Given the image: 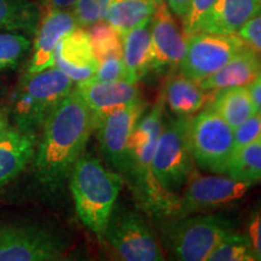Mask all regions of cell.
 Here are the masks:
<instances>
[{
	"mask_svg": "<svg viewBox=\"0 0 261 261\" xmlns=\"http://www.w3.org/2000/svg\"><path fill=\"white\" fill-rule=\"evenodd\" d=\"M93 129L92 113L73 89L42 125L33 158L39 184L51 191L60 189L85 152Z\"/></svg>",
	"mask_w": 261,
	"mask_h": 261,
	"instance_id": "1",
	"label": "cell"
},
{
	"mask_svg": "<svg viewBox=\"0 0 261 261\" xmlns=\"http://www.w3.org/2000/svg\"><path fill=\"white\" fill-rule=\"evenodd\" d=\"M165 106L161 96L133 129L128 142L129 171L125 179L146 212L159 219H173L177 212L178 195L166 191L152 171L156 142L165 126Z\"/></svg>",
	"mask_w": 261,
	"mask_h": 261,
	"instance_id": "2",
	"label": "cell"
},
{
	"mask_svg": "<svg viewBox=\"0 0 261 261\" xmlns=\"http://www.w3.org/2000/svg\"><path fill=\"white\" fill-rule=\"evenodd\" d=\"M68 179L77 217L103 241L125 179L114 169H107L96 156L86 151L75 163Z\"/></svg>",
	"mask_w": 261,
	"mask_h": 261,
	"instance_id": "3",
	"label": "cell"
},
{
	"mask_svg": "<svg viewBox=\"0 0 261 261\" xmlns=\"http://www.w3.org/2000/svg\"><path fill=\"white\" fill-rule=\"evenodd\" d=\"M74 89V81L56 65L25 74L11 103L10 119L14 127L38 133L48 115Z\"/></svg>",
	"mask_w": 261,
	"mask_h": 261,
	"instance_id": "4",
	"label": "cell"
},
{
	"mask_svg": "<svg viewBox=\"0 0 261 261\" xmlns=\"http://www.w3.org/2000/svg\"><path fill=\"white\" fill-rule=\"evenodd\" d=\"M232 230V221L223 214L198 213L172 219L166 226L165 238L174 259L205 261Z\"/></svg>",
	"mask_w": 261,
	"mask_h": 261,
	"instance_id": "5",
	"label": "cell"
},
{
	"mask_svg": "<svg viewBox=\"0 0 261 261\" xmlns=\"http://www.w3.org/2000/svg\"><path fill=\"white\" fill-rule=\"evenodd\" d=\"M191 116H177L163 129L156 142L152 171L160 185L169 194L177 195L194 169V156L189 139Z\"/></svg>",
	"mask_w": 261,
	"mask_h": 261,
	"instance_id": "6",
	"label": "cell"
},
{
	"mask_svg": "<svg viewBox=\"0 0 261 261\" xmlns=\"http://www.w3.org/2000/svg\"><path fill=\"white\" fill-rule=\"evenodd\" d=\"M254 184L227 174H202L194 168L182 187L181 195L178 196L174 218L223 210L240 201Z\"/></svg>",
	"mask_w": 261,
	"mask_h": 261,
	"instance_id": "7",
	"label": "cell"
},
{
	"mask_svg": "<svg viewBox=\"0 0 261 261\" xmlns=\"http://www.w3.org/2000/svg\"><path fill=\"white\" fill-rule=\"evenodd\" d=\"M189 139L194 161L201 169L226 174L234 150L233 128L213 110L190 117Z\"/></svg>",
	"mask_w": 261,
	"mask_h": 261,
	"instance_id": "8",
	"label": "cell"
},
{
	"mask_svg": "<svg viewBox=\"0 0 261 261\" xmlns=\"http://www.w3.org/2000/svg\"><path fill=\"white\" fill-rule=\"evenodd\" d=\"M104 240L121 260H165V253L154 231L137 212L114 207L104 232Z\"/></svg>",
	"mask_w": 261,
	"mask_h": 261,
	"instance_id": "9",
	"label": "cell"
},
{
	"mask_svg": "<svg viewBox=\"0 0 261 261\" xmlns=\"http://www.w3.org/2000/svg\"><path fill=\"white\" fill-rule=\"evenodd\" d=\"M67 250L65 238L47 227L18 224L0 228V261H56Z\"/></svg>",
	"mask_w": 261,
	"mask_h": 261,
	"instance_id": "10",
	"label": "cell"
},
{
	"mask_svg": "<svg viewBox=\"0 0 261 261\" xmlns=\"http://www.w3.org/2000/svg\"><path fill=\"white\" fill-rule=\"evenodd\" d=\"M247 45L237 34L198 32L188 37L179 73L201 83L221 69Z\"/></svg>",
	"mask_w": 261,
	"mask_h": 261,
	"instance_id": "11",
	"label": "cell"
},
{
	"mask_svg": "<svg viewBox=\"0 0 261 261\" xmlns=\"http://www.w3.org/2000/svg\"><path fill=\"white\" fill-rule=\"evenodd\" d=\"M145 104L143 100L132 103L107 114L94 125L98 144L106 161L114 171L127 177L129 171L128 142L133 129L143 116Z\"/></svg>",
	"mask_w": 261,
	"mask_h": 261,
	"instance_id": "12",
	"label": "cell"
},
{
	"mask_svg": "<svg viewBox=\"0 0 261 261\" xmlns=\"http://www.w3.org/2000/svg\"><path fill=\"white\" fill-rule=\"evenodd\" d=\"M150 29H151L152 69L163 71L178 68L187 52L188 37L165 0H161L156 4L155 11L150 21Z\"/></svg>",
	"mask_w": 261,
	"mask_h": 261,
	"instance_id": "13",
	"label": "cell"
},
{
	"mask_svg": "<svg viewBox=\"0 0 261 261\" xmlns=\"http://www.w3.org/2000/svg\"><path fill=\"white\" fill-rule=\"evenodd\" d=\"M40 18L35 31L32 48L33 55L27 73L34 74L55 65V51L64 35L77 27L73 12L40 5Z\"/></svg>",
	"mask_w": 261,
	"mask_h": 261,
	"instance_id": "14",
	"label": "cell"
},
{
	"mask_svg": "<svg viewBox=\"0 0 261 261\" xmlns=\"http://www.w3.org/2000/svg\"><path fill=\"white\" fill-rule=\"evenodd\" d=\"M75 91L92 113L94 125L107 114L142 100L137 83L119 81H85L76 84Z\"/></svg>",
	"mask_w": 261,
	"mask_h": 261,
	"instance_id": "15",
	"label": "cell"
},
{
	"mask_svg": "<svg viewBox=\"0 0 261 261\" xmlns=\"http://www.w3.org/2000/svg\"><path fill=\"white\" fill-rule=\"evenodd\" d=\"M55 65L68 75L74 84L92 79L98 61L93 55L86 29L77 25L62 38L55 51Z\"/></svg>",
	"mask_w": 261,
	"mask_h": 261,
	"instance_id": "16",
	"label": "cell"
},
{
	"mask_svg": "<svg viewBox=\"0 0 261 261\" xmlns=\"http://www.w3.org/2000/svg\"><path fill=\"white\" fill-rule=\"evenodd\" d=\"M259 14L261 0H217L201 19L196 33L237 34L249 19Z\"/></svg>",
	"mask_w": 261,
	"mask_h": 261,
	"instance_id": "17",
	"label": "cell"
},
{
	"mask_svg": "<svg viewBox=\"0 0 261 261\" xmlns=\"http://www.w3.org/2000/svg\"><path fill=\"white\" fill-rule=\"evenodd\" d=\"M260 74L261 56L246 46L221 69L198 84L205 92L214 93L230 87L249 86Z\"/></svg>",
	"mask_w": 261,
	"mask_h": 261,
	"instance_id": "18",
	"label": "cell"
},
{
	"mask_svg": "<svg viewBox=\"0 0 261 261\" xmlns=\"http://www.w3.org/2000/svg\"><path fill=\"white\" fill-rule=\"evenodd\" d=\"M38 133L11 127L0 139V187L18 175L34 158Z\"/></svg>",
	"mask_w": 261,
	"mask_h": 261,
	"instance_id": "19",
	"label": "cell"
},
{
	"mask_svg": "<svg viewBox=\"0 0 261 261\" xmlns=\"http://www.w3.org/2000/svg\"><path fill=\"white\" fill-rule=\"evenodd\" d=\"M150 21L151 19L137 25L123 35L122 60L130 83H138L151 69L152 46Z\"/></svg>",
	"mask_w": 261,
	"mask_h": 261,
	"instance_id": "20",
	"label": "cell"
},
{
	"mask_svg": "<svg viewBox=\"0 0 261 261\" xmlns=\"http://www.w3.org/2000/svg\"><path fill=\"white\" fill-rule=\"evenodd\" d=\"M162 97L175 116H192L210 100V94L197 81L180 73L172 75L167 80Z\"/></svg>",
	"mask_w": 261,
	"mask_h": 261,
	"instance_id": "21",
	"label": "cell"
},
{
	"mask_svg": "<svg viewBox=\"0 0 261 261\" xmlns=\"http://www.w3.org/2000/svg\"><path fill=\"white\" fill-rule=\"evenodd\" d=\"M208 94L210 109L217 113L232 128H236L257 112L248 86L230 87Z\"/></svg>",
	"mask_w": 261,
	"mask_h": 261,
	"instance_id": "22",
	"label": "cell"
},
{
	"mask_svg": "<svg viewBox=\"0 0 261 261\" xmlns=\"http://www.w3.org/2000/svg\"><path fill=\"white\" fill-rule=\"evenodd\" d=\"M156 4L154 0H114L108 6L103 21L123 37L130 29L151 19Z\"/></svg>",
	"mask_w": 261,
	"mask_h": 261,
	"instance_id": "23",
	"label": "cell"
},
{
	"mask_svg": "<svg viewBox=\"0 0 261 261\" xmlns=\"http://www.w3.org/2000/svg\"><path fill=\"white\" fill-rule=\"evenodd\" d=\"M40 8L32 0H0V31L34 35Z\"/></svg>",
	"mask_w": 261,
	"mask_h": 261,
	"instance_id": "24",
	"label": "cell"
},
{
	"mask_svg": "<svg viewBox=\"0 0 261 261\" xmlns=\"http://www.w3.org/2000/svg\"><path fill=\"white\" fill-rule=\"evenodd\" d=\"M226 174L240 180H261V140L234 150Z\"/></svg>",
	"mask_w": 261,
	"mask_h": 261,
	"instance_id": "25",
	"label": "cell"
},
{
	"mask_svg": "<svg viewBox=\"0 0 261 261\" xmlns=\"http://www.w3.org/2000/svg\"><path fill=\"white\" fill-rule=\"evenodd\" d=\"M87 33L93 55L98 62L113 56L122 57L123 37L113 25L106 21H99L90 25Z\"/></svg>",
	"mask_w": 261,
	"mask_h": 261,
	"instance_id": "26",
	"label": "cell"
},
{
	"mask_svg": "<svg viewBox=\"0 0 261 261\" xmlns=\"http://www.w3.org/2000/svg\"><path fill=\"white\" fill-rule=\"evenodd\" d=\"M33 42L28 34L0 31V73L14 69L31 51Z\"/></svg>",
	"mask_w": 261,
	"mask_h": 261,
	"instance_id": "27",
	"label": "cell"
},
{
	"mask_svg": "<svg viewBox=\"0 0 261 261\" xmlns=\"http://www.w3.org/2000/svg\"><path fill=\"white\" fill-rule=\"evenodd\" d=\"M254 259L246 233L230 231L214 248L207 261H252Z\"/></svg>",
	"mask_w": 261,
	"mask_h": 261,
	"instance_id": "28",
	"label": "cell"
},
{
	"mask_svg": "<svg viewBox=\"0 0 261 261\" xmlns=\"http://www.w3.org/2000/svg\"><path fill=\"white\" fill-rule=\"evenodd\" d=\"M114 0H76L73 15L79 27H90L97 22L103 21L108 6Z\"/></svg>",
	"mask_w": 261,
	"mask_h": 261,
	"instance_id": "29",
	"label": "cell"
},
{
	"mask_svg": "<svg viewBox=\"0 0 261 261\" xmlns=\"http://www.w3.org/2000/svg\"><path fill=\"white\" fill-rule=\"evenodd\" d=\"M92 81H128V74H127L125 63L121 56H113L104 58L98 62L96 73ZM130 83V81H129Z\"/></svg>",
	"mask_w": 261,
	"mask_h": 261,
	"instance_id": "30",
	"label": "cell"
},
{
	"mask_svg": "<svg viewBox=\"0 0 261 261\" xmlns=\"http://www.w3.org/2000/svg\"><path fill=\"white\" fill-rule=\"evenodd\" d=\"M257 140H261V113L259 112L233 128L234 150Z\"/></svg>",
	"mask_w": 261,
	"mask_h": 261,
	"instance_id": "31",
	"label": "cell"
},
{
	"mask_svg": "<svg viewBox=\"0 0 261 261\" xmlns=\"http://www.w3.org/2000/svg\"><path fill=\"white\" fill-rule=\"evenodd\" d=\"M215 2L217 0H191L188 14L185 15V17L181 21L182 31H184L187 37L196 33L201 19L210 11V9L213 6Z\"/></svg>",
	"mask_w": 261,
	"mask_h": 261,
	"instance_id": "32",
	"label": "cell"
},
{
	"mask_svg": "<svg viewBox=\"0 0 261 261\" xmlns=\"http://www.w3.org/2000/svg\"><path fill=\"white\" fill-rule=\"evenodd\" d=\"M237 35L242 39L248 47L261 56V14L249 19L237 32Z\"/></svg>",
	"mask_w": 261,
	"mask_h": 261,
	"instance_id": "33",
	"label": "cell"
},
{
	"mask_svg": "<svg viewBox=\"0 0 261 261\" xmlns=\"http://www.w3.org/2000/svg\"><path fill=\"white\" fill-rule=\"evenodd\" d=\"M246 234L249 240L254 259L261 261V207L250 215Z\"/></svg>",
	"mask_w": 261,
	"mask_h": 261,
	"instance_id": "34",
	"label": "cell"
},
{
	"mask_svg": "<svg viewBox=\"0 0 261 261\" xmlns=\"http://www.w3.org/2000/svg\"><path fill=\"white\" fill-rule=\"evenodd\" d=\"M165 2L168 5L169 10L174 14V16H177L178 18H180L182 21L185 15L188 14L191 0H165Z\"/></svg>",
	"mask_w": 261,
	"mask_h": 261,
	"instance_id": "35",
	"label": "cell"
},
{
	"mask_svg": "<svg viewBox=\"0 0 261 261\" xmlns=\"http://www.w3.org/2000/svg\"><path fill=\"white\" fill-rule=\"evenodd\" d=\"M250 96L253 98V102L255 104L256 110L261 113V74L248 86Z\"/></svg>",
	"mask_w": 261,
	"mask_h": 261,
	"instance_id": "36",
	"label": "cell"
},
{
	"mask_svg": "<svg viewBox=\"0 0 261 261\" xmlns=\"http://www.w3.org/2000/svg\"><path fill=\"white\" fill-rule=\"evenodd\" d=\"M37 2L40 3V5L51 6V8L56 9L69 10L74 8L76 0H37Z\"/></svg>",
	"mask_w": 261,
	"mask_h": 261,
	"instance_id": "37",
	"label": "cell"
},
{
	"mask_svg": "<svg viewBox=\"0 0 261 261\" xmlns=\"http://www.w3.org/2000/svg\"><path fill=\"white\" fill-rule=\"evenodd\" d=\"M10 128H11V123H10L9 116L5 113L0 112V139L8 133Z\"/></svg>",
	"mask_w": 261,
	"mask_h": 261,
	"instance_id": "38",
	"label": "cell"
},
{
	"mask_svg": "<svg viewBox=\"0 0 261 261\" xmlns=\"http://www.w3.org/2000/svg\"><path fill=\"white\" fill-rule=\"evenodd\" d=\"M154 2H156V3H159V2H161V0H154Z\"/></svg>",
	"mask_w": 261,
	"mask_h": 261,
	"instance_id": "39",
	"label": "cell"
}]
</instances>
